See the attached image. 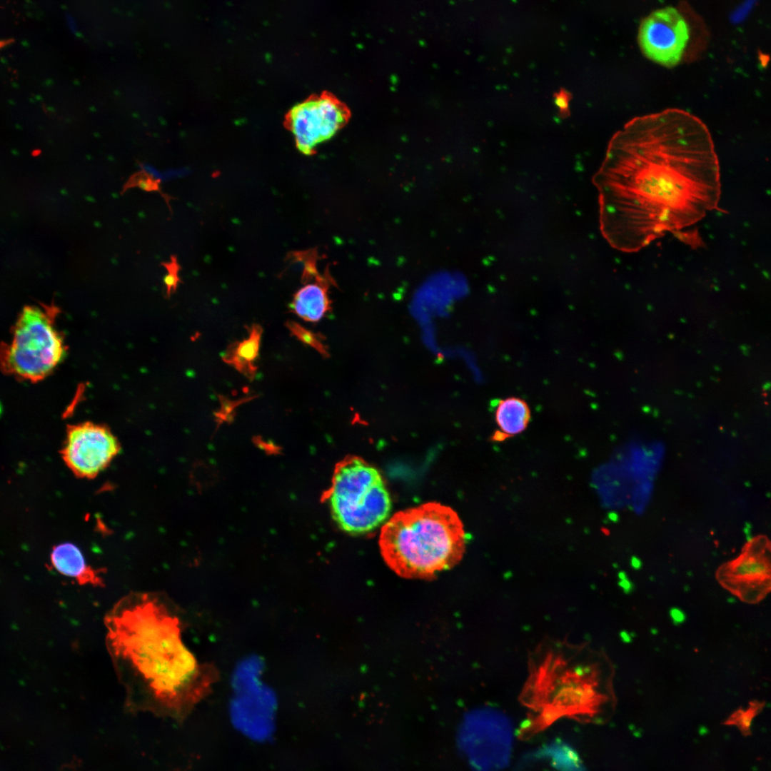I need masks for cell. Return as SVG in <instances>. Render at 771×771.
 Wrapping results in <instances>:
<instances>
[{"label":"cell","mask_w":771,"mask_h":771,"mask_svg":"<svg viewBox=\"0 0 771 771\" xmlns=\"http://www.w3.org/2000/svg\"><path fill=\"white\" fill-rule=\"evenodd\" d=\"M495 420L498 430L495 439L504 440L523 432L530 420V410L527 403L517 397H508L498 402Z\"/></svg>","instance_id":"5bb4252c"},{"label":"cell","mask_w":771,"mask_h":771,"mask_svg":"<svg viewBox=\"0 0 771 771\" xmlns=\"http://www.w3.org/2000/svg\"><path fill=\"white\" fill-rule=\"evenodd\" d=\"M669 615L672 623L675 625L682 624L686 619L683 610L677 607L672 608L669 611Z\"/></svg>","instance_id":"ffe728a7"},{"label":"cell","mask_w":771,"mask_h":771,"mask_svg":"<svg viewBox=\"0 0 771 771\" xmlns=\"http://www.w3.org/2000/svg\"><path fill=\"white\" fill-rule=\"evenodd\" d=\"M251 399H252L251 397L232 400L225 396H220L219 400L221 407L216 415L218 418L227 420L230 418L229 416L233 413L236 408L242 403H246Z\"/></svg>","instance_id":"d6986e66"},{"label":"cell","mask_w":771,"mask_h":771,"mask_svg":"<svg viewBox=\"0 0 771 771\" xmlns=\"http://www.w3.org/2000/svg\"><path fill=\"white\" fill-rule=\"evenodd\" d=\"M66 23H67L68 27L70 29V31L71 32H73L74 34H76L77 32L78 28H77L76 22L75 19H74V17L69 14V15L66 16Z\"/></svg>","instance_id":"44dd1931"},{"label":"cell","mask_w":771,"mask_h":771,"mask_svg":"<svg viewBox=\"0 0 771 771\" xmlns=\"http://www.w3.org/2000/svg\"><path fill=\"white\" fill-rule=\"evenodd\" d=\"M733 574L742 579H758L768 573V567L762 560L752 557L743 558L733 567Z\"/></svg>","instance_id":"2e32d148"},{"label":"cell","mask_w":771,"mask_h":771,"mask_svg":"<svg viewBox=\"0 0 771 771\" xmlns=\"http://www.w3.org/2000/svg\"><path fill=\"white\" fill-rule=\"evenodd\" d=\"M161 265L167 271V274L163 278V283L166 286L167 297H169L172 293L176 291L178 283L181 282L178 276V271L181 267L178 263L176 255H171L169 261L161 262Z\"/></svg>","instance_id":"ac0fdd59"},{"label":"cell","mask_w":771,"mask_h":771,"mask_svg":"<svg viewBox=\"0 0 771 771\" xmlns=\"http://www.w3.org/2000/svg\"><path fill=\"white\" fill-rule=\"evenodd\" d=\"M605 662L588 644L545 640L538 645L520 694L528 717L519 737L528 739L562 718L604 721L610 702Z\"/></svg>","instance_id":"3957f363"},{"label":"cell","mask_w":771,"mask_h":771,"mask_svg":"<svg viewBox=\"0 0 771 771\" xmlns=\"http://www.w3.org/2000/svg\"><path fill=\"white\" fill-rule=\"evenodd\" d=\"M555 104H557V105H558V106H559V107H560V109H565V108H567V105H568V101H567V98H566V96H563V95H560L559 96H558V97L556 98V99H555Z\"/></svg>","instance_id":"7402d4cb"},{"label":"cell","mask_w":771,"mask_h":771,"mask_svg":"<svg viewBox=\"0 0 771 771\" xmlns=\"http://www.w3.org/2000/svg\"><path fill=\"white\" fill-rule=\"evenodd\" d=\"M338 526L351 535H363L385 523L392 507L385 482L374 466L358 456L338 464L328 495Z\"/></svg>","instance_id":"5b68a950"},{"label":"cell","mask_w":771,"mask_h":771,"mask_svg":"<svg viewBox=\"0 0 771 771\" xmlns=\"http://www.w3.org/2000/svg\"><path fill=\"white\" fill-rule=\"evenodd\" d=\"M631 564L632 566L636 570L640 569L642 566L641 560L635 557L633 558L631 560Z\"/></svg>","instance_id":"cb8c5ba5"},{"label":"cell","mask_w":771,"mask_h":771,"mask_svg":"<svg viewBox=\"0 0 771 771\" xmlns=\"http://www.w3.org/2000/svg\"><path fill=\"white\" fill-rule=\"evenodd\" d=\"M350 116L346 105L325 91L293 106L285 121L298 149L304 154H311L319 143L333 137Z\"/></svg>","instance_id":"52a82bcc"},{"label":"cell","mask_w":771,"mask_h":771,"mask_svg":"<svg viewBox=\"0 0 771 771\" xmlns=\"http://www.w3.org/2000/svg\"><path fill=\"white\" fill-rule=\"evenodd\" d=\"M594 183L605 238L615 249L637 251L717 207L720 167L711 134L682 109L636 117L613 140Z\"/></svg>","instance_id":"6da1fadb"},{"label":"cell","mask_w":771,"mask_h":771,"mask_svg":"<svg viewBox=\"0 0 771 771\" xmlns=\"http://www.w3.org/2000/svg\"><path fill=\"white\" fill-rule=\"evenodd\" d=\"M52 567L61 575L72 578L79 585L104 587L103 569H96L86 563L81 550L71 543L54 547L51 553Z\"/></svg>","instance_id":"7c38bea8"},{"label":"cell","mask_w":771,"mask_h":771,"mask_svg":"<svg viewBox=\"0 0 771 771\" xmlns=\"http://www.w3.org/2000/svg\"><path fill=\"white\" fill-rule=\"evenodd\" d=\"M120 443L107 427L92 422L68 426L61 457L73 473L94 478L120 452Z\"/></svg>","instance_id":"ba28073f"},{"label":"cell","mask_w":771,"mask_h":771,"mask_svg":"<svg viewBox=\"0 0 771 771\" xmlns=\"http://www.w3.org/2000/svg\"><path fill=\"white\" fill-rule=\"evenodd\" d=\"M463 524L451 508L429 502L395 513L378 545L387 565L405 578H433L457 565L465 550Z\"/></svg>","instance_id":"277c9868"},{"label":"cell","mask_w":771,"mask_h":771,"mask_svg":"<svg viewBox=\"0 0 771 771\" xmlns=\"http://www.w3.org/2000/svg\"><path fill=\"white\" fill-rule=\"evenodd\" d=\"M622 637H623V640L627 642H629L631 641V637L627 633H623V635H622Z\"/></svg>","instance_id":"d4e9b609"},{"label":"cell","mask_w":771,"mask_h":771,"mask_svg":"<svg viewBox=\"0 0 771 771\" xmlns=\"http://www.w3.org/2000/svg\"><path fill=\"white\" fill-rule=\"evenodd\" d=\"M248 332L246 338L228 346L222 359L251 381L256 376L258 371L256 362L259 354L263 329L260 325L255 323L249 327Z\"/></svg>","instance_id":"4fadbf2b"},{"label":"cell","mask_w":771,"mask_h":771,"mask_svg":"<svg viewBox=\"0 0 771 771\" xmlns=\"http://www.w3.org/2000/svg\"><path fill=\"white\" fill-rule=\"evenodd\" d=\"M54 306H28L14 325L9 343L0 346V368L17 378L36 382L61 362L66 347L55 320Z\"/></svg>","instance_id":"8992f818"},{"label":"cell","mask_w":771,"mask_h":771,"mask_svg":"<svg viewBox=\"0 0 771 771\" xmlns=\"http://www.w3.org/2000/svg\"><path fill=\"white\" fill-rule=\"evenodd\" d=\"M689 34L682 14L675 7L665 6L652 11L641 21L638 42L647 58L672 67L681 60Z\"/></svg>","instance_id":"9c48e42d"},{"label":"cell","mask_w":771,"mask_h":771,"mask_svg":"<svg viewBox=\"0 0 771 771\" xmlns=\"http://www.w3.org/2000/svg\"><path fill=\"white\" fill-rule=\"evenodd\" d=\"M296 257L303 265V286L294 294L290 308L306 321H319L331 308L328 296L330 280L318 271L315 252L301 253Z\"/></svg>","instance_id":"8fae6325"},{"label":"cell","mask_w":771,"mask_h":771,"mask_svg":"<svg viewBox=\"0 0 771 771\" xmlns=\"http://www.w3.org/2000/svg\"><path fill=\"white\" fill-rule=\"evenodd\" d=\"M463 731L467 755L475 769L498 771L505 766L511 745L510 729L507 721L489 717L465 725Z\"/></svg>","instance_id":"30bf717a"},{"label":"cell","mask_w":771,"mask_h":771,"mask_svg":"<svg viewBox=\"0 0 771 771\" xmlns=\"http://www.w3.org/2000/svg\"><path fill=\"white\" fill-rule=\"evenodd\" d=\"M621 585L626 592H630L633 589L632 583L625 578L623 579Z\"/></svg>","instance_id":"603a6c76"},{"label":"cell","mask_w":771,"mask_h":771,"mask_svg":"<svg viewBox=\"0 0 771 771\" xmlns=\"http://www.w3.org/2000/svg\"><path fill=\"white\" fill-rule=\"evenodd\" d=\"M286 326L291 335L301 342L315 349L323 357L329 356L328 348L324 343L325 338L321 333L313 332L293 321H287Z\"/></svg>","instance_id":"9a60e30c"},{"label":"cell","mask_w":771,"mask_h":771,"mask_svg":"<svg viewBox=\"0 0 771 771\" xmlns=\"http://www.w3.org/2000/svg\"><path fill=\"white\" fill-rule=\"evenodd\" d=\"M178 609L165 595L132 593L104 618L106 647L131 711L182 720L211 682L183 640Z\"/></svg>","instance_id":"7a4b0ae2"},{"label":"cell","mask_w":771,"mask_h":771,"mask_svg":"<svg viewBox=\"0 0 771 771\" xmlns=\"http://www.w3.org/2000/svg\"><path fill=\"white\" fill-rule=\"evenodd\" d=\"M161 180L155 178L154 176L149 172L141 170L133 175H132L126 181L123 187L121 193L131 188L138 187L146 191H158L162 197L166 201L168 206H169L168 200L171 198V196L164 194L160 188Z\"/></svg>","instance_id":"e0dca14e"}]
</instances>
